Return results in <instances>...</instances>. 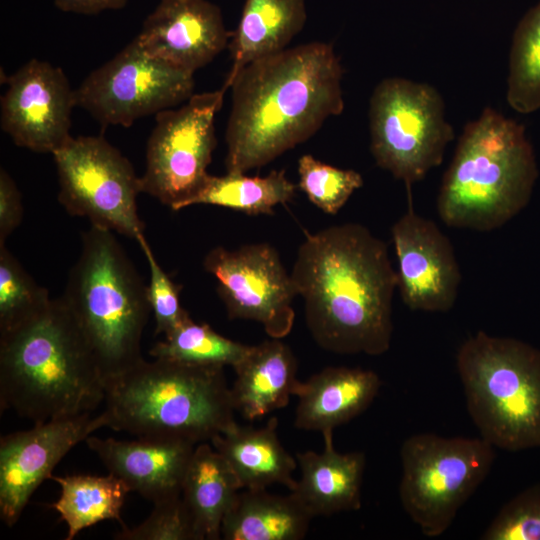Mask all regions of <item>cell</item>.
I'll return each mask as SVG.
<instances>
[{
    "mask_svg": "<svg viewBox=\"0 0 540 540\" xmlns=\"http://www.w3.org/2000/svg\"><path fill=\"white\" fill-rule=\"evenodd\" d=\"M105 380L63 298L0 334V407L34 423L92 413Z\"/></svg>",
    "mask_w": 540,
    "mask_h": 540,
    "instance_id": "3",
    "label": "cell"
},
{
    "mask_svg": "<svg viewBox=\"0 0 540 540\" xmlns=\"http://www.w3.org/2000/svg\"><path fill=\"white\" fill-rule=\"evenodd\" d=\"M226 89L193 94L180 108L156 114L141 191L174 211L185 208L208 176L216 147L215 116Z\"/></svg>",
    "mask_w": 540,
    "mask_h": 540,
    "instance_id": "11",
    "label": "cell"
},
{
    "mask_svg": "<svg viewBox=\"0 0 540 540\" xmlns=\"http://www.w3.org/2000/svg\"><path fill=\"white\" fill-rule=\"evenodd\" d=\"M231 34L208 0H160L135 39L151 56L194 74L228 47Z\"/></svg>",
    "mask_w": 540,
    "mask_h": 540,
    "instance_id": "17",
    "label": "cell"
},
{
    "mask_svg": "<svg viewBox=\"0 0 540 540\" xmlns=\"http://www.w3.org/2000/svg\"><path fill=\"white\" fill-rule=\"evenodd\" d=\"M277 428L276 417L259 428L235 423L210 440L232 468L242 489H266L272 484L284 485L290 491L295 488L293 473L297 460L282 445Z\"/></svg>",
    "mask_w": 540,
    "mask_h": 540,
    "instance_id": "22",
    "label": "cell"
},
{
    "mask_svg": "<svg viewBox=\"0 0 540 540\" xmlns=\"http://www.w3.org/2000/svg\"><path fill=\"white\" fill-rule=\"evenodd\" d=\"M297 185L286 176L285 170H272L266 176H247L227 172L223 176L208 174L201 188L185 204L214 205L248 215H272L277 205L291 201Z\"/></svg>",
    "mask_w": 540,
    "mask_h": 540,
    "instance_id": "27",
    "label": "cell"
},
{
    "mask_svg": "<svg viewBox=\"0 0 540 540\" xmlns=\"http://www.w3.org/2000/svg\"><path fill=\"white\" fill-rule=\"evenodd\" d=\"M457 371L467 410L494 448L540 447V350L478 331L459 347Z\"/></svg>",
    "mask_w": 540,
    "mask_h": 540,
    "instance_id": "7",
    "label": "cell"
},
{
    "mask_svg": "<svg viewBox=\"0 0 540 540\" xmlns=\"http://www.w3.org/2000/svg\"><path fill=\"white\" fill-rule=\"evenodd\" d=\"M314 516L296 494L267 492L266 489L239 491L222 526L225 540H301Z\"/></svg>",
    "mask_w": 540,
    "mask_h": 540,
    "instance_id": "24",
    "label": "cell"
},
{
    "mask_svg": "<svg viewBox=\"0 0 540 540\" xmlns=\"http://www.w3.org/2000/svg\"><path fill=\"white\" fill-rule=\"evenodd\" d=\"M60 496L51 506L67 525L66 540L90 526L105 520H117L122 525L121 509L131 492L117 476L68 475L54 476Z\"/></svg>",
    "mask_w": 540,
    "mask_h": 540,
    "instance_id": "26",
    "label": "cell"
},
{
    "mask_svg": "<svg viewBox=\"0 0 540 540\" xmlns=\"http://www.w3.org/2000/svg\"><path fill=\"white\" fill-rule=\"evenodd\" d=\"M401 505L428 537L443 534L489 474L494 447L479 438L431 433L407 438L400 450Z\"/></svg>",
    "mask_w": 540,
    "mask_h": 540,
    "instance_id": "8",
    "label": "cell"
},
{
    "mask_svg": "<svg viewBox=\"0 0 540 540\" xmlns=\"http://www.w3.org/2000/svg\"><path fill=\"white\" fill-rule=\"evenodd\" d=\"M137 242L150 270L147 298L156 322L155 333L166 337L190 315L180 303L181 286L175 284L161 268L145 235H141Z\"/></svg>",
    "mask_w": 540,
    "mask_h": 540,
    "instance_id": "34",
    "label": "cell"
},
{
    "mask_svg": "<svg viewBox=\"0 0 540 540\" xmlns=\"http://www.w3.org/2000/svg\"><path fill=\"white\" fill-rule=\"evenodd\" d=\"M343 68L334 48L310 42L257 59L230 84L227 172L270 163L344 109Z\"/></svg>",
    "mask_w": 540,
    "mask_h": 540,
    "instance_id": "2",
    "label": "cell"
},
{
    "mask_svg": "<svg viewBox=\"0 0 540 540\" xmlns=\"http://www.w3.org/2000/svg\"><path fill=\"white\" fill-rule=\"evenodd\" d=\"M370 150L376 164L407 189L439 166L454 138L441 94L427 83L383 79L369 105Z\"/></svg>",
    "mask_w": 540,
    "mask_h": 540,
    "instance_id": "9",
    "label": "cell"
},
{
    "mask_svg": "<svg viewBox=\"0 0 540 540\" xmlns=\"http://www.w3.org/2000/svg\"><path fill=\"white\" fill-rule=\"evenodd\" d=\"M322 435V452L296 454L300 477L292 492L314 517L359 510L365 455L340 453L334 448L333 432Z\"/></svg>",
    "mask_w": 540,
    "mask_h": 540,
    "instance_id": "20",
    "label": "cell"
},
{
    "mask_svg": "<svg viewBox=\"0 0 540 540\" xmlns=\"http://www.w3.org/2000/svg\"><path fill=\"white\" fill-rule=\"evenodd\" d=\"M506 99L520 114L540 109V2L524 15L514 31Z\"/></svg>",
    "mask_w": 540,
    "mask_h": 540,
    "instance_id": "29",
    "label": "cell"
},
{
    "mask_svg": "<svg viewBox=\"0 0 540 540\" xmlns=\"http://www.w3.org/2000/svg\"><path fill=\"white\" fill-rule=\"evenodd\" d=\"M298 176V187L308 200L329 215H336L364 184L359 172L323 163L311 154L299 158Z\"/></svg>",
    "mask_w": 540,
    "mask_h": 540,
    "instance_id": "31",
    "label": "cell"
},
{
    "mask_svg": "<svg viewBox=\"0 0 540 540\" xmlns=\"http://www.w3.org/2000/svg\"><path fill=\"white\" fill-rule=\"evenodd\" d=\"M291 277L319 347L343 355L389 350L397 273L386 243L367 227L347 222L306 233Z\"/></svg>",
    "mask_w": 540,
    "mask_h": 540,
    "instance_id": "1",
    "label": "cell"
},
{
    "mask_svg": "<svg viewBox=\"0 0 540 540\" xmlns=\"http://www.w3.org/2000/svg\"><path fill=\"white\" fill-rule=\"evenodd\" d=\"M240 482L224 457L209 442L195 446L182 485V498L200 540L221 538V526Z\"/></svg>",
    "mask_w": 540,
    "mask_h": 540,
    "instance_id": "25",
    "label": "cell"
},
{
    "mask_svg": "<svg viewBox=\"0 0 540 540\" xmlns=\"http://www.w3.org/2000/svg\"><path fill=\"white\" fill-rule=\"evenodd\" d=\"M203 266L218 281L217 292L230 319L256 321L271 338L282 339L291 332L297 292L275 247L218 246L206 254Z\"/></svg>",
    "mask_w": 540,
    "mask_h": 540,
    "instance_id": "13",
    "label": "cell"
},
{
    "mask_svg": "<svg viewBox=\"0 0 540 540\" xmlns=\"http://www.w3.org/2000/svg\"><path fill=\"white\" fill-rule=\"evenodd\" d=\"M251 345L231 340L205 323H196L189 316L180 326L157 342L149 354L181 363L235 367L249 352Z\"/></svg>",
    "mask_w": 540,
    "mask_h": 540,
    "instance_id": "28",
    "label": "cell"
},
{
    "mask_svg": "<svg viewBox=\"0 0 540 540\" xmlns=\"http://www.w3.org/2000/svg\"><path fill=\"white\" fill-rule=\"evenodd\" d=\"M106 427L143 438L210 442L235 423L224 367L162 358L106 381Z\"/></svg>",
    "mask_w": 540,
    "mask_h": 540,
    "instance_id": "5",
    "label": "cell"
},
{
    "mask_svg": "<svg viewBox=\"0 0 540 540\" xmlns=\"http://www.w3.org/2000/svg\"><path fill=\"white\" fill-rule=\"evenodd\" d=\"M63 12L94 15L105 10H119L126 6L127 0H53Z\"/></svg>",
    "mask_w": 540,
    "mask_h": 540,
    "instance_id": "36",
    "label": "cell"
},
{
    "mask_svg": "<svg viewBox=\"0 0 540 540\" xmlns=\"http://www.w3.org/2000/svg\"><path fill=\"white\" fill-rule=\"evenodd\" d=\"M483 540H540V484L526 488L497 513Z\"/></svg>",
    "mask_w": 540,
    "mask_h": 540,
    "instance_id": "33",
    "label": "cell"
},
{
    "mask_svg": "<svg viewBox=\"0 0 540 540\" xmlns=\"http://www.w3.org/2000/svg\"><path fill=\"white\" fill-rule=\"evenodd\" d=\"M306 19L305 0H245L228 44L232 65L223 88L249 63L286 49Z\"/></svg>",
    "mask_w": 540,
    "mask_h": 540,
    "instance_id": "23",
    "label": "cell"
},
{
    "mask_svg": "<svg viewBox=\"0 0 540 540\" xmlns=\"http://www.w3.org/2000/svg\"><path fill=\"white\" fill-rule=\"evenodd\" d=\"M85 442L109 473L153 503L181 494L196 446L177 438L126 441L90 435Z\"/></svg>",
    "mask_w": 540,
    "mask_h": 540,
    "instance_id": "18",
    "label": "cell"
},
{
    "mask_svg": "<svg viewBox=\"0 0 540 540\" xmlns=\"http://www.w3.org/2000/svg\"><path fill=\"white\" fill-rule=\"evenodd\" d=\"M193 90V73L151 56L134 39L84 79L75 99L102 125L129 127L187 101Z\"/></svg>",
    "mask_w": 540,
    "mask_h": 540,
    "instance_id": "12",
    "label": "cell"
},
{
    "mask_svg": "<svg viewBox=\"0 0 540 540\" xmlns=\"http://www.w3.org/2000/svg\"><path fill=\"white\" fill-rule=\"evenodd\" d=\"M0 126L18 147L51 153L72 137L75 90L60 67L31 59L6 77Z\"/></svg>",
    "mask_w": 540,
    "mask_h": 540,
    "instance_id": "15",
    "label": "cell"
},
{
    "mask_svg": "<svg viewBox=\"0 0 540 540\" xmlns=\"http://www.w3.org/2000/svg\"><path fill=\"white\" fill-rule=\"evenodd\" d=\"M23 217L21 193L9 173L0 169V244L20 225Z\"/></svg>",
    "mask_w": 540,
    "mask_h": 540,
    "instance_id": "35",
    "label": "cell"
},
{
    "mask_svg": "<svg viewBox=\"0 0 540 540\" xmlns=\"http://www.w3.org/2000/svg\"><path fill=\"white\" fill-rule=\"evenodd\" d=\"M233 369V405L250 421L287 406L300 383L296 357L281 339L271 338L251 346Z\"/></svg>",
    "mask_w": 540,
    "mask_h": 540,
    "instance_id": "21",
    "label": "cell"
},
{
    "mask_svg": "<svg viewBox=\"0 0 540 540\" xmlns=\"http://www.w3.org/2000/svg\"><path fill=\"white\" fill-rule=\"evenodd\" d=\"M538 168L525 127L491 107L463 129L437 197L442 222L497 229L529 202Z\"/></svg>",
    "mask_w": 540,
    "mask_h": 540,
    "instance_id": "4",
    "label": "cell"
},
{
    "mask_svg": "<svg viewBox=\"0 0 540 540\" xmlns=\"http://www.w3.org/2000/svg\"><path fill=\"white\" fill-rule=\"evenodd\" d=\"M21 263L0 244V334L16 328L42 312L51 302Z\"/></svg>",
    "mask_w": 540,
    "mask_h": 540,
    "instance_id": "30",
    "label": "cell"
},
{
    "mask_svg": "<svg viewBox=\"0 0 540 540\" xmlns=\"http://www.w3.org/2000/svg\"><path fill=\"white\" fill-rule=\"evenodd\" d=\"M410 190L407 211L391 227L397 288L413 311L447 312L457 299L459 264L449 238L434 221L414 211Z\"/></svg>",
    "mask_w": 540,
    "mask_h": 540,
    "instance_id": "16",
    "label": "cell"
},
{
    "mask_svg": "<svg viewBox=\"0 0 540 540\" xmlns=\"http://www.w3.org/2000/svg\"><path fill=\"white\" fill-rule=\"evenodd\" d=\"M52 156L58 200L69 214L136 241L144 234L137 210L140 177L116 147L102 136L71 137Z\"/></svg>",
    "mask_w": 540,
    "mask_h": 540,
    "instance_id": "10",
    "label": "cell"
},
{
    "mask_svg": "<svg viewBox=\"0 0 540 540\" xmlns=\"http://www.w3.org/2000/svg\"><path fill=\"white\" fill-rule=\"evenodd\" d=\"M380 387V377L372 370L326 367L299 383L294 425L322 434L333 432L364 412Z\"/></svg>",
    "mask_w": 540,
    "mask_h": 540,
    "instance_id": "19",
    "label": "cell"
},
{
    "mask_svg": "<svg viewBox=\"0 0 540 540\" xmlns=\"http://www.w3.org/2000/svg\"><path fill=\"white\" fill-rule=\"evenodd\" d=\"M106 427L101 412L51 419L0 440V518L8 526L19 520L32 494L63 457L96 430Z\"/></svg>",
    "mask_w": 540,
    "mask_h": 540,
    "instance_id": "14",
    "label": "cell"
},
{
    "mask_svg": "<svg viewBox=\"0 0 540 540\" xmlns=\"http://www.w3.org/2000/svg\"><path fill=\"white\" fill-rule=\"evenodd\" d=\"M88 340L106 381L144 358L151 308L147 285L110 230L91 226L61 296Z\"/></svg>",
    "mask_w": 540,
    "mask_h": 540,
    "instance_id": "6",
    "label": "cell"
},
{
    "mask_svg": "<svg viewBox=\"0 0 540 540\" xmlns=\"http://www.w3.org/2000/svg\"><path fill=\"white\" fill-rule=\"evenodd\" d=\"M150 515L139 525L123 528L116 540H200L182 495L153 503Z\"/></svg>",
    "mask_w": 540,
    "mask_h": 540,
    "instance_id": "32",
    "label": "cell"
}]
</instances>
